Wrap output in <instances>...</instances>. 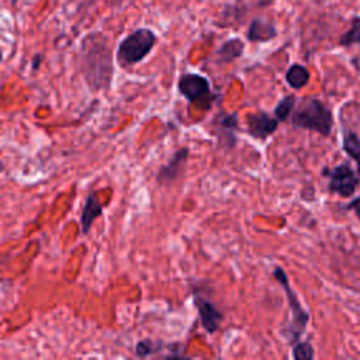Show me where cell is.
I'll return each instance as SVG.
<instances>
[{"instance_id": "23", "label": "cell", "mask_w": 360, "mask_h": 360, "mask_svg": "<svg viewBox=\"0 0 360 360\" xmlns=\"http://www.w3.org/2000/svg\"><path fill=\"white\" fill-rule=\"evenodd\" d=\"M18 0H11V4H15Z\"/></svg>"}, {"instance_id": "3", "label": "cell", "mask_w": 360, "mask_h": 360, "mask_svg": "<svg viewBox=\"0 0 360 360\" xmlns=\"http://www.w3.org/2000/svg\"><path fill=\"white\" fill-rule=\"evenodd\" d=\"M292 122L297 127L316 131L322 135H328L332 129V114L318 100L309 98L304 101L292 117Z\"/></svg>"}, {"instance_id": "9", "label": "cell", "mask_w": 360, "mask_h": 360, "mask_svg": "<svg viewBox=\"0 0 360 360\" xmlns=\"http://www.w3.org/2000/svg\"><path fill=\"white\" fill-rule=\"evenodd\" d=\"M249 132L255 138H266L277 128V120L271 118L266 112H253L246 117Z\"/></svg>"}, {"instance_id": "6", "label": "cell", "mask_w": 360, "mask_h": 360, "mask_svg": "<svg viewBox=\"0 0 360 360\" xmlns=\"http://www.w3.org/2000/svg\"><path fill=\"white\" fill-rule=\"evenodd\" d=\"M179 91L188 100L197 101L210 94V82L197 73H186L179 79Z\"/></svg>"}, {"instance_id": "14", "label": "cell", "mask_w": 360, "mask_h": 360, "mask_svg": "<svg viewBox=\"0 0 360 360\" xmlns=\"http://www.w3.org/2000/svg\"><path fill=\"white\" fill-rule=\"evenodd\" d=\"M343 149L357 163V170L360 174V139H359V136L353 132L346 131L345 136H343Z\"/></svg>"}, {"instance_id": "8", "label": "cell", "mask_w": 360, "mask_h": 360, "mask_svg": "<svg viewBox=\"0 0 360 360\" xmlns=\"http://www.w3.org/2000/svg\"><path fill=\"white\" fill-rule=\"evenodd\" d=\"M194 302L198 309L200 321H201L204 329L208 333H214L218 329V326L224 318L221 311L211 301H208L207 298H202V297H195Z\"/></svg>"}, {"instance_id": "19", "label": "cell", "mask_w": 360, "mask_h": 360, "mask_svg": "<svg viewBox=\"0 0 360 360\" xmlns=\"http://www.w3.org/2000/svg\"><path fill=\"white\" fill-rule=\"evenodd\" d=\"M347 208L354 210V212L357 214V217H359V219H360V198L353 200V201L349 204V207H347Z\"/></svg>"}, {"instance_id": "1", "label": "cell", "mask_w": 360, "mask_h": 360, "mask_svg": "<svg viewBox=\"0 0 360 360\" xmlns=\"http://www.w3.org/2000/svg\"><path fill=\"white\" fill-rule=\"evenodd\" d=\"M80 63L87 84L94 89H105L112 79V52L108 39L100 32H91L83 38L80 46Z\"/></svg>"}, {"instance_id": "4", "label": "cell", "mask_w": 360, "mask_h": 360, "mask_svg": "<svg viewBox=\"0 0 360 360\" xmlns=\"http://www.w3.org/2000/svg\"><path fill=\"white\" fill-rule=\"evenodd\" d=\"M274 277L278 280V283L283 285V288L287 292V297H288V302H290V309L292 312V321H291V325L288 326V332H284L288 338L290 342H294L300 338V335L304 332L305 329V325L308 322V314L307 311L301 307L300 301L297 300V295L294 294V291L290 288V284H288V280H287V276L285 273L283 271V269L280 267H276L274 270Z\"/></svg>"}, {"instance_id": "10", "label": "cell", "mask_w": 360, "mask_h": 360, "mask_svg": "<svg viewBox=\"0 0 360 360\" xmlns=\"http://www.w3.org/2000/svg\"><path fill=\"white\" fill-rule=\"evenodd\" d=\"M103 214V205L100 204L97 195L94 193H90L86 197L84 201V207L82 211V218H80V224H82V233H89L93 222L101 217Z\"/></svg>"}, {"instance_id": "22", "label": "cell", "mask_w": 360, "mask_h": 360, "mask_svg": "<svg viewBox=\"0 0 360 360\" xmlns=\"http://www.w3.org/2000/svg\"><path fill=\"white\" fill-rule=\"evenodd\" d=\"M1 60H3V52L0 51V62H1Z\"/></svg>"}, {"instance_id": "16", "label": "cell", "mask_w": 360, "mask_h": 360, "mask_svg": "<svg viewBox=\"0 0 360 360\" xmlns=\"http://www.w3.org/2000/svg\"><path fill=\"white\" fill-rule=\"evenodd\" d=\"M294 103H295V98L292 97V96H288V97H284L280 103H278V105L276 107V117L278 118V120H281V121H284V120H287L288 118V115H290V112H291V110H292V107H294Z\"/></svg>"}, {"instance_id": "18", "label": "cell", "mask_w": 360, "mask_h": 360, "mask_svg": "<svg viewBox=\"0 0 360 360\" xmlns=\"http://www.w3.org/2000/svg\"><path fill=\"white\" fill-rule=\"evenodd\" d=\"M292 356L297 360H311L314 357V349L308 342H302L294 347Z\"/></svg>"}, {"instance_id": "11", "label": "cell", "mask_w": 360, "mask_h": 360, "mask_svg": "<svg viewBox=\"0 0 360 360\" xmlns=\"http://www.w3.org/2000/svg\"><path fill=\"white\" fill-rule=\"evenodd\" d=\"M276 37V30L271 24L262 20H255L248 31V38L250 41H269Z\"/></svg>"}, {"instance_id": "12", "label": "cell", "mask_w": 360, "mask_h": 360, "mask_svg": "<svg viewBox=\"0 0 360 360\" xmlns=\"http://www.w3.org/2000/svg\"><path fill=\"white\" fill-rule=\"evenodd\" d=\"M243 52V42L238 38H232L222 44V46L218 49V60L219 62H231L236 58H239Z\"/></svg>"}, {"instance_id": "13", "label": "cell", "mask_w": 360, "mask_h": 360, "mask_svg": "<svg viewBox=\"0 0 360 360\" xmlns=\"http://www.w3.org/2000/svg\"><path fill=\"white\" fill-rule=\"evenodd\" d=\"M287 83L292 87V89H301L302 86H305L308 83L309 79V72L307 70V68H304L302 65H292L285 75Z\"/></svg>"}, {"instance_id": "17", "label": "cell", "mask_w": 360, "mask_h": 360, "mask_svg": "<svg viewBox=\"0 0 360 360\" xmlns=\"http://www.w3.org/2000/svg\"><path fill=\"white\" fill-rule=\"evenodd\" d=\"M159 342H152V340H141L136 343L135 347V354L136 357H148L150 354H153L156 350H160V347H156Z\"/></svg>"}, {"instance_id": "21", "label": "cell", "mask_w": 360, "mask_h": 360, "mask_svg": "<svg viewBox=\"0 0 360 360\" xmlns=\"http://www.w3.org/2000/svg\"><path fill=\"white\" fill-rule=\"evenodd\" d=\"M3 169H4V166H3V163L0 162V172H3Z\"/></svg>"}, {"instance_id": "20", "label": "cell", "mask_w": 360, "mask_h": 360, "mask_svg": "<svg viewBox=\"0 0 360 360\" xmlns=\"http://www.w3.org/2000/svg\"><path fill=\"white\" fill-rule=\"evenodd\" d=\"M41 59H42L41 55H35V56H34V59H32V69H37V68H38V65L41 63Z\"/></svg>"}, {"instance_id": "5", "label": "cell", "mask_w": 360, "mask_h": 360, "mask_svg": "<svg viewBox=\"0 0 360 360\" xmlns=\"http://www.w3.org/2000/svg\"><path fill=\"white\" fill-rule=\"evenodd\" d=\"M357 186L359 179L347 165H340L330 173L329 188L333 193L340 194L342 197H349L350 194H353Z\"/></svg>"}, {"instance_id": "2", "label": "cell", "mask_w": 360, "mask_h": 360, "mask_svg": "<svg viewBox=\"0 0 360 360\" xmlns=\"http://www.w3.org/2000/svg\"><path fill=\"white\" fill-rule=\"evenodd\" d=\"M156 34L149 28H138L132 31L118 45L117 59L120 65L132 66L143 60L156 45Z\"/></svg>"}, {"instance_id": "15", "label": "cell", "mask_w": 360, "mask_h": 360, "mask_svg": "<svg viewBox=\"0 0 360 360\" xmlns=\"http://www.w3.org/2000/svg\"><path fill=\"white\" fill-rule=\"evenodd\" d=\"M340 45L343 46H350L354 44H360V18L353 17L350 22V28L340 37L339 41Z\"/></svg>"}, {"instance_id": "7", "label": "cell", "mask_w": 360, "mask_h": 360, "mask_svg": "<svg viewBox=\"0 0 360 360\" xmlns=\"http://www.w3.org/2000/svg\"><path fill=\"white\" fill-rule=\"evenodd\" d=\"M187 156H188V149H186V148L179 149L173 155L170 162L167 165L162 166L160 170L158 172V176H156L158 183L160 186H169L173 181H176L180 177V174L183 173V167L187 160Z\"/></svg>"}]
</instances>
